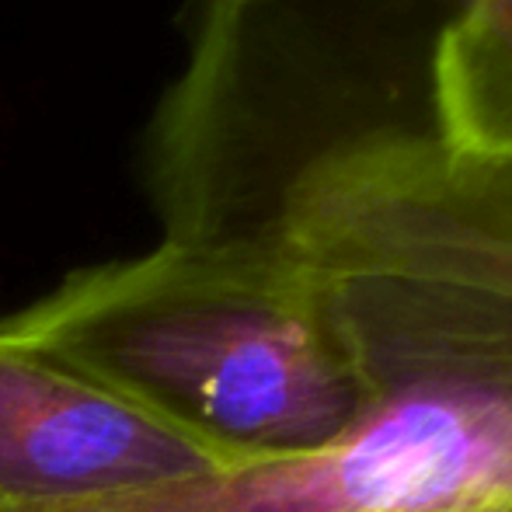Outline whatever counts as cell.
Masks as SVG:
<instances>
[{
	"instance_id": "6da1fadb",
	"label": "cell",
	"mask_w": 512,
	"mask_h": 512,
	"mask_svg": "<svg viewBox=\"0 0 512 512\" xmlns=\"http://www.w3.org/2000/svg\"><path fill=\"white\" fill-rule=\"evenodd\" d=\"M471 0H185V63L140 133L164 244L216 255L310 164L436 133L432 60Z\"/></svg>"
},
{
	"instance_id": "7a4b0ae2",
	"label": "cell",
	"mask_w": 512,
	"mask_h": 512,
	"mask_svg": "<svg viewBox=\"0 0 512 512\" xmlns=\"http://www.w3.org/2000/svg\"><path fill=\"white\" fill-rule=\"evenodd\" d=\"M0 328L95 380L223 471L317 450L356 408L307 290L171 248L81 269Z\"/></svg>"
},
{
	"instance_id": "3957f363",
	"label": "cell",
	"mask_w": 512,
	"mask_h": 512,
	"mask_svg": "<svg viewBox=\"0 0 512 512\" xmlns=\"http://www.w3.org/2000/svg\"><path fill=\"white\" fill-rule=\"evenodd\" d=\"M216 471L196 443L0 328V512H147Z\"/></svg>"
},
{
	"instance_id": "277c9868",
	"label": "cell",
	"mask_w": 512,
	"mask_h": 512,
	"mask_svg": "<svg viewBox=\"0 0 512 512\" xmlns=\"http://www.w3.org/2000/svg\"><path fill=\"white\" fill-rule=\"evenodd\" d=\"M432 112L450 154L512 161V0H471L443 32Z\"/></svg>"
}]
</instances>
